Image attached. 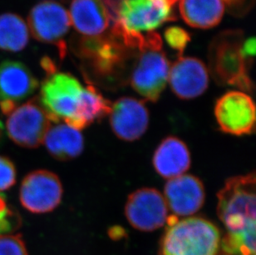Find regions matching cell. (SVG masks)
I'll use <instances>...</instances> for the list:
<instances>
[{
	"label": "cell",
	"instance_id": "cell-1",
	"mask_svg": "<svg viewBox=\"0 0 256 255\" xmlns=\"http://www.w3.org/2000/svg\"><path fill=\"white\" fill-rule=\"evenodd\" d=\"M178 0H120L112 34L130 49L138 50L145 35L166 22L176 20Z\"/></svg>",
	"mask_w": 256,
	"mask_h": 255
},
{
	"label": "cell",
	"instance_id": "cell-2",
	"mask_svg": "<svg viewBox=\"0 0 256 255\" xmlns=\"http://www.w3.org/2000/svg\"><path fill=\"white\" fill-rule=\"evenodd\" d=\"M160 243V255H218L220 232L202 217L178 220L171 216Z\"/></svg>",
	"mask_w": 256,
	"mask_h": 255
},
{
	"label": "cell",
	"instance_id": "cell-3",
	"mask_svg": "<svg viewBox=\"0 0 256 255\" xmlns=\"http://www.w3.org/2000/svg\"><path fill=\"white\" fill-rule=\"evenodd\" d=\"M218 214L228 233L256 228V175L228 179L218 194Z\"/></svg>",
	"mask_w": 256,
	"mask_h": 255
},
{
	"label": "cell",
	"instance_id": "cell-4",
	"mask_svg": "<svg viewBox=\"0 0 256 255\" xmlns=\"http://www.w3.org/2000/svg\"><path fill=\"white\" fill-rule=\"evenodd\" d=\"M162 46V39L158 34L154 32L146 34L131 72L132 88L151 102L158 100L170 76V62Z\"/></svg>",
	"mask_w": 256,
	"mask_h": 255
},
{
	"label": "cell",
	"instance_id": "cell-5",
	"mask_svg": "<svg viewBox=\"0 0 256 255\" xmlns=\"http://www.w3.org/2000/svg\"><path fill=\"white\" fill-rule=\"evenodd\" d=\"M243 36L240 31H228L218 35L210 48V66L216 80L237 87L244 92H253L247 62L242 56Z\"/></svg>",
	"mask_w": 256,
	"mask_h": 255
},
{
	"label": "cell",
	"instance_id": "cell-6",
	"mask_svg": "<svg viewBox=\"0 0 256 255\" xmlns=\"http://www.w3.org/2000/svg\"><path fill=\"white\" fill-rule=\"evenodd\" d=\"M84 86L76 77L65 72L49 73L42 86L39 102L52 122L72 126L82 97Z\"/></svg>",
	"mask_w": 256,
	"mask_h": 255
},
{
	"label": "cell",
	"instance_id": "cell-7",
	"mask_svg": "<svg viewBox=\"0 0 256 255\" xmlns=\"http://www.w3.org/2000/svg\"><path fill=\"white\" fill-rule=\"evenodd\" d=\"M39 99L17 106L8 114L6 128L8 137L20 147L36 148L42 144L52 124Z\"/></svg>",
	"mask_w": 256,
	"mask_h": 255
},
{
	"label": "cell",
	"instance_id": "cell-8",
	"mask_svg": "<svg viewBox=\"0 0 256 255\" xmlns=\"http://www.w3.org/2000/svg\"><path fill=\"white\" fill-rule=\"evenodd\" d=\"M28 26L34 38L58 46L60 56L66 52L64 38L70 26V16L62 5L54 0H42L29 12Z\"/></svg>",
	"mask_w": 256,
	"mask_h": 255
},
{
	"label": "cell",
	"instance_id": "cell-9",
	"mask_svg": "<svg viewBox=\"0 0 256 255\" xmlns=\"http://www.w3.org/2000/svg\"><path fill=\"white\" fill-rule=\"evenodd\" d=\"M62 185L56 174L46 170L29 174L20 188V202L34 214L48 213L56 209L62 198Z\"/></svg>",
	"mask_w": 256,
	"mask_h": 255
},
{
	"label": "cell",
	"instance_id": "cell-10",
	"mask_svg": "<svg viewBox=\"0 0 256 255\" xmlns=\"http://www.w3.org/2000/svg\"><path fill=\"white\" fill-rule=\"evenodd\" d=\"M215 116L222 132L242 136L250 134L256 128V106L249 94L243 92H228L218 100Z\"/></svg>",
	"mask_w": 256,
	"mask_h": 255
},
{
	"label": "cell",
	"instance_id": "cell-11",
	"mask_svg": "<svg viewBox=\"0 0 256 255\" xmlns=\"http://www.w3.org/2000/svg\"><path fill=\"white\" fill-rule=\"evenodd\" d=\"M128 223L138 230L150 232L167 223L168 208L164 196L154 188L136 190L128 196L124 208Z\"/></svg>",
	"mask_w": 256,
	"mask_h": 255
},
{
	"label": "cell",
	"instance_id": "cell-12",
	"mask_svg": "<svg viewBox=\"0 0 256 255\" xmlns=\"http://www.w3.org/2000/svg\"><path fill=\"white\" fill-rule=\"evenodd\" d=\"M112 131L126 142H133L144 134L150 114L144 103L132 97H122L112 104L109 114Z\"/></svg>",
	"mask_w": 256,
	"mask_h": 255
},
{
	"label": "cell",
	"instance_id": "cell-13",
	"mask_svg": "<svg viewBox=\"0 0 256 255\" xmlns=\"http://www.w3.org/2000/svg\"><path fill=\"white\" fill-rule=\"evenodd\" d=\"M124 44L113 34L110 36L83 38L78 42L79 55L90 60L97 72L110 75L120 68L127 58Z\"/></svg>",
	"mask_w": 256,
	"mask_h": 255
},
{
	"label": "cell",
	"instance_id": "cell-14",
	"mask_svg": "<svg viewBox=\"0 0 256 255\" xmlns=\"http://www.w3.org/2000/svg\"><path fill=\"white\" fill-rule=\"evenodd\" d=\"M164 198L174 216H191L205 202V188L198 178L181 175L165 184Z\"/></svg>",
	"mask_w": 256,
	"mask_h": 255
},
{
	"label": "cell",
	"instance_id": "cell-15",
	"mask_svg": "<svg viewBox=\"0 0 256 255\" xmlns=\"http://www.w3.org/2000/svg\"><path fill=\"white\" fill-rule=\"evenodd\" d=\"M174 94L182 100L200 96L206 90L209 75L205 64L195 58H181L172 66L168 76Z\"/></svg>",
	"mask_w": 256,
	"mask_h": 255
},
{
	"label": "cell",
	"instance_id": "cell-16",
	"mask_svg": "<svg viewBox=\"0 0 256 255\" xmlns=\"http://www.w3.org/2000/svg\"><path fill=\"white\" fill-rule=\"evenodd\" d=\"M70 24L84 38H96L114 24L112 12L104 0H72Z\"/></svg>",
	"mask_w": 256,
	"mask_h": 255
},
{
	"label": "cell",
	"instance_id": "cell-17",
	"mask_svg": "<svg viewBox=\"0 0 256 255\" xmlns=\"http://www.w3.org/2000/svg\"><path fill=\"white\" fill-rule=\"evenodd\" d=\"M38 80L20 62L4 60L0 64V103L16 104L34 94Z\"/></svg>",
	"mask_w": 256,
	"mask_h": 255
},
{
	"label": "cell",
	"instance_id": "cell-18",
	"mask_svg": "<svg viewBox=\"0 0 256 255\" xmlns=\"http://www.w3.org/2000/svg\"><path fill=\"white\" fill-rule=\"evenodd\" d=\"M155 171L164 178L184 175L191 166V154L186 144L178 138L170 136L158 146L152 156Z\"/></svg>",
	"mask_w": 256,
	"mask_h": 255
},
{
	"label": "cell",
	"instance_id": "cell-19",
	"mask_svg": "<svg viewBox=\"0 0 256 255\" xmlns=\"http://www.w3.org/2000/svg\"><path fill=\"white\" fill-rule=\"evenodd\" d=\"M44 142L49 154L60 161L76 158L84 150V138L80 130L65 123L52 124Z\"/></svg>",
	"mask_w": 256,
	"mask_h": 255
},
{
	"label": "cell",
	"instance_id": "cell-20",
	"mask_svg": "<svg viewBox=\"0 0 256 255\" xmlns=\"http://www.w3.org/2000/svg\"><path fill=\"white\" fill-rule=\"evenodd\" d=\"M179 12L186 24L208 29L222 20L225 4L222 0H178Z\"/></svg>",
	"mask_w": 256,
	"mask_h": 255
},
{
	"label": "cell",
	"instance_id": "cell-21",
	"mask_svg": "<svg viewBox=\"0 0 256 255\" xmlns=\"http://www.w3.org/2000/svg\"><path fill=\"white\" fill-rule=\"evenodd\" d=\"M112 103L107 100L93 86L84 87L78 114L72 127L82 130L102 117L108 116Z\"/></svg>",
	"mask_w": 256,
	"mask_h": 255
},
{
	"label": "cell",
	"instance_id": "cell-22",
	"mask_svg": "<svg viewBox=\"0 0 256 255\" xmlns=\"http://www.w3.org/2000/svg\"><path fill=\"white\" fill-rule=\"evenodd\" d=\"M28 26L20 15L6 12L0 15V49L18 52L27 46Z\"/></svg>",
	"mask_w": 256,
	"mask_h": 255
},
{
	"label": "cell",
	"instance_id": "cell-23",
	"mask_svg": "<svg viewBox=\"0 0 256 255\" xmlns=\"http://www.w3.org/2000/svg\"><path fill=\"white\" fill-rule=\"evenodd\" d=\"M165 41L174 51L178 52L181 56L188 44L191 41V36L188 32L180 26H172L166 29L164 32Z\"/></svg>",
	"mask_w": 256,
	"mask_h": 255
},
{
	"label": "cell",
	"instance_id": "cell-24",
	"mask_svg": "<svg viewBox=\"0 0 256 255\" xmlns=\"http://www.w3.org/2000/svg\"><path fill=\"white\" fill-rule=\"evenodd\" d=\"M0 255H28L21 236L1 234Z\"/></svg>",
	"mask_w": 256,
	"mask_h": 255
},
{
	"label": "cell",
	"instance_id": "cell-25",
	"mask_svg": "<svg viewBox=\"0 0 256 255\" xmlns=\"http://www.w3.org/2000/svg\"><path fill=\"white\" fill-rule=\"evenodd\" d=\"M16 182V168L5 156H0V192L8 190L14 185Z\"/></svg>",
	"mask_w": 256,
	"mask_h": 255
},
{
	"label": "cell",
	"instance_id": "cell-26",
	"mask_svg": "<svg viewBox=\"0 0 256 255\" xmlns=\"http://www.w3.org/2000/svg\"><path fill=\"white\" fill-rule=\"evenodd\" d=\"M222 2L232 14L243 15L252 7L254 0H222Z\"/></svg>",
	"mask_w": 256,
	"mask_h": 255
},
{
	"label": "cell",
	"instance_id": "cell-27",
	"mask_svg": "<svg viewBox=\"0 0 256 255\" xmlns=\"http://www.w3.org/2000/svg\"><path fill=\"white\" fill-rule=\"evenodd\" d=\"M256 42L254 36L247 39L242 44L240 52H242L243 58L247 62H249L250 58H254V55H256Z\"/></svg>",
	"mask_w": 256,
	"mask_h": 255
},
{
	"label": "cell",
	"instance_id": "cell-28",
	"mask_svg": "<svg viewBox=\"0 0 256 255\" xmlns=\"http://www.w3.org/2000/svg\"><path fill=\"white\" fill-rule=\"evenodd\" d=\"M2 132H4V126H2V123L0 122V140H1V138H2Z\"/></svg>",
	"mask_w": 256,
	"mask_h": 255
}]
</instances>
